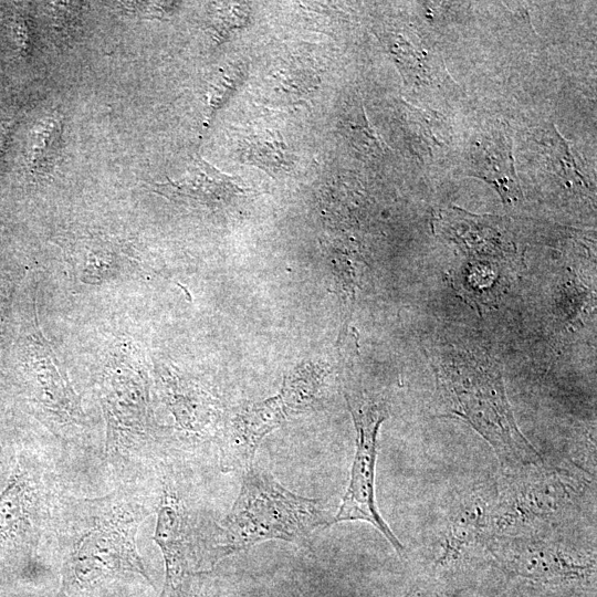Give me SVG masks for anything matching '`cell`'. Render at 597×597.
I'll use <instances>...</instances> for the list:
<instances>
[{"label": "cell", "mask_w": 597, "mask_h": 597, "mask_svg": "<svg viewBox=\"0 0 597 597\" xmlns=\"http://www.w3.org/2000/svg\"><path fill=\"white\" fill-rule=\"evenodd\" d=\"M73 511L62 527L61 586L55 597H75L127 575L150 582L136 545L147 510L111 494L81 501Z\"/></svg>", "instance_id": "6da1fadb"}, {"label": "cell", "mask_w": 597, "mask_h": 597, "mask_svg": "<svg viewBox=\"0 0 597 597\" xmlns=\"http://www.w3.org/2000/svg\"><path fill=\"white\" fill-rule=\"evenodd\" d=\"M437 390L449 416L467 421L513 468H538L541 454L517 427L501 365L488 353L449 346L431 357Z\"/></svg>", "instance_id": "7a4b0ae2"}, {"label": "cell", "mask_w": 597, "mask_h": 597, "mask_svg": "<svg viewBox=\"0 0 597 597\" xmlns=\"http://www.w3.org/2000/svg\"><path fill=\"white\" fill-rule=\"evenodd\" d=\"M243 472L239 495L211 538V565L271 540L308 546L317 527L331 525L318 500L289 491L253 463Z\"/></svg>", "instance_id": "3957f363"}, {"label": "cell", "mask_w": 597, "mask_h": 597, "mask_svg": "<svg viewBox=\"0 0 597 597\" xmlns=\"http://www.w3.org/2000/svg\"><path fill=\"white\" fill-rule=\"evenodd\" d=\"M357 438L348 488L332 524L345 521H364L378 530L398 554L402 544L380 516L375 502V467L377 436L381 422L388 417L386 406L363 392L346 395Z\"/></svg>", "instance_id": "277c9868"}, {"label": "cell", "mask_w": 597, "mask_h": 597, "mask_svg": "<svg viewBox=\"0 0 597 597\" xmlns=\"http://www.w3.org/2000/svg\"><path fill=\"white\" fill-rule=\"evenodd\" d=\"M31 472L14 468L0 493V552L31 548L36 540L44 499Z\"/></svg>", "instance_id": "5b68a950"}, {"label": "cell", "mask_w": 597, "mask_h": 597, "mask_svg": "<svg viewBox=\"0 0 597 597\" xmlns=\"http://www.w3.org/2000/svg\"><path fill=\"white\" fill-rule=\"evenodd\" d=\"M287 415L280 396L235 410L220 444L221 469L230 472L251 465L262 439L279 427Z\"/></svg>", "instance_id": "8992f818"}, {"label": "cell", "mask_w": 597, "mask_h": 597, "mask_svg": "<svg viewBox=\"0 0 597 597\" xmlns=\"http://www.w3.org/2000/svg\"><path fill=\"white\" fill-rule=\"evenodd\" d=\"M153 538L165 562L163 588L176 587L197 575L187 511L177 492L168 485L163 490Z\"/></svg>", "instance_id": "52a82bcc"}, {"label": "cell", "mask_w": 597, "mask_h": 597, "mask_svg": "<svg viewBox=\"0 0 597 597\" xmlns=\"http://www.w3.org/2000/svg\"><path fill=\"white\" fill-rule=\"evenodd\" d=\"M154 189L171 199L208 206L226 203L247 193L237 178L221 172L201 157L193 158L180 178L155 184Z\"/></svg>", "instance_id": "ba28073f"}, {"label": "cell", "mask_w": 597, "mask_h": 597, "mask_svg": "<svg viewBox=\"0 0 597 597\" xmlns=\"http://www.w3.org/2000/svg\"><path fill=\"white\" fill-rule=\"evenodd\" d=\"M245 158L261 166L271 174L289 170L291 160L282 138L272 132L264 130L244 139L242 146Z\"/></svg>", "instance_id": "9c48e42d"}, {"label": "cell", "mask_w": 597, "mask_h": 597, "mask_svg": "<svg viewBox=\"0 0 597 597\" xmlns=\"http://www.w3.org/2000/svg\"><path fill=\"white\" fill-rule=\"evenodd\" d=\"M315 82L307 70L301 66H286L273 74L272 85L268 86V91L272 98L290 101L292 97L305 95Z\"/></svg>", "instance_id": "30bf717a"}, {"label": "cell", "mask_w": 597, "mask_h": 597, "mask_svg": "<svg viewBox=\"0 0 597 597\" xmlns=\"http://www.w3.org/2000/svg\"><path fill=\"white\" fill-rule=\"evenodd\" d=\"M250 10L247 3H219L210 17V27L214 38L222 41L232 30L240 29L249 22Z\"/></svg>", "instance_id": "8fae6325"}, {"label": "cell", "mask_w": 597, "mask_h": 597, "mask_svg": "<svg viewBox=\"0 0 597 597\" xmlns=\"http://www.w3.org/2000/svg\"><path fill=\"white\" fill-rule=\"evenodd\" d=\"M240 76L241 72L239 67H237L224 73L217 80L216 84L212 86L210 96V104L213 108H217L224 100H227L229 94L234 90Z\"/></svg>", "instance_id": "7c38bea8"}, {"label": "cell", "mask_w": 597, "mask_h": 597, "mask_svg": "<svg viewBox=\"0 0 597 597\" xmlns=\"http://www.w3.org/2000/svg\"><path fill=\"white\" fill-rule=\"evenodd\" d=\"M128 12L138 13L145 18H165L174 12L176 2H127L124 6Z\"/></svg>", "instance_id": "4fadbf2b"}, {"label": "cell", "mask_w": 597, "mask_h": 597, "mask_svg": "<svg viewBox=\"0 0 597 597\" xmlns=\"http://www.w3.org/2000/svg\"><path fill=\"white\" fill-rule=\"evenodd\" d=\"M195 577L186 580L185 583L176 587L163 588L159 597H199V594L195 586Z\"/></svg>", "instance_id": "5bb4252c"}, {"label": "cell", "mask_w": 597, "mask_h": 597, "mask_svg": "<svg viewBox=\"0 0 597 597\" xmlns=\"http://www.w3.org/2000/svg\"><path fill=\"white\" fill-rule=\"evenodd\" d=\"M3 469H4V453H3V448L0 440V476H1V473L3 472Z\"/></svg>", "instance_id": "9a60e30c"}, {"label": "cell", "mask_w": 597, "mask_h": 597, "mask_svg": "<svg viewBox=\"0 0 597 597\" xmlns=\"http://www.w3.org/2000/svg\"><path fill=\"white\" fill-rule=\"evenodd\" d=\"M293 597H300V596H293Z\"/></svg>", "instance_id": "2e32d148"}]
</instances>
